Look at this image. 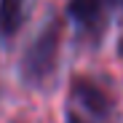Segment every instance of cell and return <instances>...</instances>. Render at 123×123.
<instances>
[{
  "instance_id": "5",
  "label": "cell",
  "mask_w": 123,
  "mask_h": 123,
  "mask_svg": "<svg viewBox=\"0 0 123 123\" xmlns=\"http://www.w3.org/2000/svg\"><path fill=\"white\" fill-rule=\"evenodd\" d=\"M67 123H96V120H88L86 115H80L78 110L70 107V110H67Z\"/></svg>"
},
{
  "instance_id": "4",
  "label": "cell",
  "mask_w": 123,
  "mask_h": 123,
  "mask_svg": "<svg viewBox=\"0 0 123 123\" xmlns=\"http://www.w3.org/2000/svg\"><path fill=\"white\" fill-rule=\"evenodd\" d=\"M24 8H27V0H0V35L6 40L22 30Z\"/></svg>"
},
{
  "instance_id": "3",
  "label": "cell",
  "mask_w": 123,
  "mask_h": 123,
  "mask_svg": "<svg viewBox=\"0 0 123 123\" xmlns=\"http://www.w3.org/2000/svg\"><path fill=\"white\" fill-rule=\"evenodd\" d=\"M115 0H70L67 16L75 22L78 32L91 43H99L110 24V8Z\"/></svg>"
},
{
  "instance_id": "1",
  "label": "cell",
  "mask_w": 123,
  "mask_h": 123,
  "mask_svg": "<svg viewBox=\"0 0 123 123\" xmlns=\"http://www.w3.org/2000/svg\"><path fill=\"white\" fill-rule=\"evenodd\" d=\"M59 46H62V24L59 19L51 22L35 35V40L27 46L24 56H22V80L27 86H46L56 64H59Z\"/></svg>"
},
{
  "instance_id": "2",
  "label": "cell",
  "mask_w": 123,
  "mask_h": 123,
  "mask_svg": "<svg viewBox=\"0 0 123 123\" xmlns=\"http://www.w3.org/2000/svg\"><path fill=\"white\" fill-rule=\"evenodd\" d=\"M70 102H72V110H78L80 115H88L96 123L110 120L112 112H115L112 96L102 88L96 80H91L86 75L72 78V83H70Z\"/></svg>"
},
{
  "instance_id": "6",
  "label": "cell",
  "mask_w": 123,
  "mask_h": 123,
  "mask_svg": "<svg viewBox=\"0 0 123 123\" xmlns=\"http://www.w3.org/2000/svg\"><path fill=\"white\" fill-rule=\"evenodd\" d=\"M118 54L123 56V37H120V43H118Z\"/></svg>"
}]
</instances>
